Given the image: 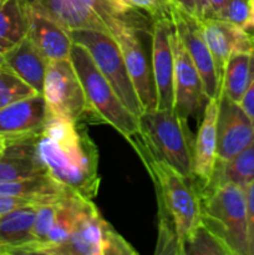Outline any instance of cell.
<instances>
[{
  "label": "cell",
  "instance_id": "obj_1",
  "mask_svg": "<svg viewBox=\"0 0 254 255\" xmlns=\"http://www.w3.org/2000/svg\"><path fill=\"white\" fill-rule=\"evenodd\" d=\"M45 172L64 188L86 199L99 193V151L79 122L47 117L35 143Z\"/></svg>",
  "mask_w": 254,
  "mask_h": 255
},
{
  "label": "cell",
  "instance_id": "obj_2",
  "mask_svg": "<svg viewBox=\"0 0 254 255\" xmlns=\"http://www.w3.org/2000/svg\"><path fill=\"white\" fill-rule=\"evenodd\" d=\"M139 158L154 183L158 206L156 254L184 255V242L202 222V199L193 179L184 177L132 139Z\"/></svg>",
  "mask_w": 254,
  "mask_h": 255
},
{
  "label": "cell",
  "instance_id": "obj_3",
  "mask_svg": "<svg viewBox=\"0 0 254 255\" xmlns=\"http://www.w3.org/2000/svg\"><path fill=\"white\" fill-rule=\"evenodd\" d=\"M70 59L84 87L90 116L110 125L129 141L138 132V117L122 104L82 45L74 42Z\"/></svg>",
  "mask_w": 254,
  "mask_h": 255
},
{
  "label": "cell",
  "instance_id": "obj_4",
  "mask_svg": "<svg viewBox=\"0 0 254 255\" xmlns=\"http://www.w3.org/2000/svg\"><path fill=\"white\" fill-rule=\"evenodd\" d=\"M186 124L187 121L182 120L174 110L157 107L147 110L138 117V132L129 141H138L156 158L168 163L187 178L193 179V146L189 143Z\"/></svg>",
  "mask_w": 254,
  "mask_h": 255
},
{
  "label": "cell",
  "instance_id": "obj_5",
  "mask_svg": "<svg viewBox=\"0 0 254 255\" xmlns=\"http://www.w3.org/2000/svg\"><path fill=\"white\" fill-rule=\"evenodd\" d=\"M199 194L202 222L227 244L233 255H251L246 188L223 183Z\"/></svg>",
  "mask_w": 254,
  "mask_h": 255
},
{
  "label": "cell",
  "instance_id": "obj_6",
  "mask_svg": "<svg viewBox=\"0 0 254 255\" xmlns=\"http://www.w3.org/2000/svg\"><path fill=\"white\" fill-rule=\"evenodd\" d=\"M72 41L82 45L91 55L95 65L111 84L122 104L136 117L143 112L138 96L127 72L119 42L109 32L94 29L70 30Z\"/></svg>",
  "mask_w": 254,
  "mask_h": 255
},
{
  "label": "cell",
  "instance_id": "obj_7",
  "mask_svg": "<svg viewBox=\"0 0 254 255\" xmlns=\"http://www.w3.org/2000/svg\"><path fill=\"white\" fill-rule=\"evenodd\" d=\"M144 15L122 17L116 22L112 36L119 42L132 85L143 111L156 109L157 94L152 74L151 59L147 56L142 34L147 30Z\"/></svg>",
  "mask_w": 254,
  "mask_h": 255
},
{
  "label": "cell",
  "instance_id": "obj_8",
  "mask_svg": "<svg viewBox=\"0 0 254 255\" xmlns=\"http://www.w3.org/2000/svg\"><path fill=\"white\" fill-rule=\"evenodd\" d=\"M34 11L54 20L66 30L94 29L112 35L124 16L115 0H26ZM137 16V15H134Z\"/></svg>",
  "mask_w": 254,
  "mask_h": 255
},
{
  "label": "cell",
  "instance_id": "obj_9",
  "mask_svg": "<svg viewBox=\"0 0 254 255\" xmlns=\"http://www.w3.org/2000/svg\"><path fill=\"white\" fill-rule=\"evenodd\" d=\"M132 248L106 221L92 201L87 202L70 238L54 255H134Z\"/></svg>",
  "mask_w": 254,
  "mask_h": 255
},
{
  "label": "cell",
  "instance_id": "obj_10",
  "mask_svg": "<svg viewBox=\"0 0 254 255\" xmlns=\"http://www.w3.org/2000/svg\"><path fill=\"white\" fill-rule=\"evenodd\" d=\"M41 95L47 117L79 122L89 115L84 87L71 59L47 61Z\"/></svg>",
  "mask_w": 254,
  "mask_h": 255
},
{
  "label": "cell",
  "instance_id": "obj_11",
  "mask_svg": "<svg viewBox=\"0 0 254 255\" xmlns=\"http://www.w3.org/2000/svg\"><path fill=\"white\" fill-rule=\"evenodd\" d=\"M169 19L173 24L177 36L198 70L207 101L218 99L221 95V85L213 57L202 32L201 19L173 0H169Z\"/></svg>",
  "mask_w": 254,
  "mask_h": 255
},
{
  "label": "cell",
  "instance_id": "obj_12",
  "mask_svg": "<svg viewBox=\"0 0 254 255\" xmlns=\"http://www.w3.org/2000/svg\"><path fill=\"white\" fill-rule=\"evenodd\" d=\"M173 24L169 17H159L151 26V65L157 94V109L173 110Z\"/></svg>",
  "mask_w": 254,
  "mask_h": 255
},
{
  "label": "cell",
  "instance_id": "obj_13",
  "mask_svg": "<svg viewBox=\"0 0 254 255\" xmlns=\"http://www.w3.org/2000/svg\"><path fill=\"white\" fill-rule=\"evenodd\" d=\"M172 47L174 61L173 110L182 120L187 121L189 117L199 115L203 100L207 99L198 70L174 30L172 34Z\"/></svg>",
  "mask_w": 254,
  "mask_h": 255
},
{
  "label": "cell",
  "instance_id": "obj_14",
  "mask_svg": "<svg viewBox=\"0 0 254 255\" xmlns=\"http://www.w3.org/2000/svg\"><path fill=\"white\" fill-rule=\"evenodd\" d=\"M254 139V122L241 105L219 95L217 115V162L233 158Z\"/></svg>",
  "mask_w": 254,
  "mask_h": 255
},
{
  "label": "cell",
  "instance_id": "obj_15",
  "mask_svg": "<svg viewBox=\"0 0 254 255\" xmlns=\"http://www.w3.org/2000/svg\"><path fill=\"white\" fill-rule=\"evenodd\" d=\"M202 32L209 47L219 85L223 82L227 61L233 52H249L254 50V39L252 34L236 24L219 17L201 19Z\"/></svg>",
  "mask_w": 254,
  "mask_h": 255
},
{
  "label": "cell",
  "instance_id": "obj_16",
  "mask_svg": "<svg viewBox=\"0 0 254 255\" xmlns=\"http://www.w3.org/2000/svg\"><path fill=\"white\" fill-rule=\"evenodd\" d=\"M46 121L41 94H34L0 109V137L6 141L37 134Z\"/></svg>",
  "mask_w": 254,
  "mask_h": 255
},
{
  "label": "cell",
  "instance_id": "obj_17",
  "mask_svg": "<svg viewBox=\"0 0 254 255\" xmlns=\"http://www.w3.org/2000/svg\"><path fill=\"white\" fill-rule=\"evenodd\" d=\"M218 99L207 101L203 119L199 125L197 138L192 149V172L198 191L207 186L217 164V115ZM196 184V186H197Z\"/></svg>",
  "mask_w": 254,
  "mask_h": 255
},
{
  "label": "cell",
  "instance_id": "obj_18",
  "mask_svg": "<svg viewBox=\"0 0 254 255\" xmlns=\"http://www.w3.org/2000/svg\"><path fill=\"white\" fill-rule=\"evenodd\" d=\"M37 134L6 141V148L0 157V182L31 178L46 173L35 153Z\"/></svg>",
  "mask_w": 254,
  "mask_h": 255
},
{
  "label": "cell",
  "instance_id": "obj_19",
  "mask_svg": "<svg viewBox=\"0 0 254 255\" xmlns=\"http://www.w3.org/2000/svg\"><path fill=\"white\" fill-rule=\"evenodd\" d=\"M89 201L91 199L84 198L70 189L62 192L56 201V217L54 226L42 243L39 254L54 255V252L70 238Z\"/></svg>",
  "mask_w": 254,
  "mask_h": 255
},
{
  "label": "cell",
  "instance_id": "obj_20",
  "mask_svg": "<svg viewBox=\"0 0 254 255\" xmlns=\"http://www.w3.org/2000/svg\"><path fill=\"white\" fill-rule=\"evenodd\" d=\"M27 35L47 61L70 59L74 41L69 30L32 9Z\"/></svg>",
  "mask_w": 254,
  "mask_h": 255
},
{
  "label": "cell",
  "instance_id": "obj_21",
  "mask_svg": "<svg viewBox=\"0 0 254 255\" xmlns=\"http://www.w3.org/2000/svg\"><path fill=\"white\" fill-rule=\"evenodd\" d=\"M4 64L37 94L42 92L47 60L29 35L4 54Z\"/></svg>",
  "mask_w": 254,
  "mask_h": 255
},
{
  "label": "cell",
  "instance_id": "obj_22",
  "mask_svg": "<svg viewBox=\"0 0 254 255\" xmlns=\"http://www.w3.org/2000/svg\"><path fill=\"white\" fill-rule=\"evenodd\" d=\"M37 204L21 207L0 218V255L26 254Z\"/></svg>",
  "mask_w": 254,
  "mask_h": 255
},
{
  "label": "cell",
  "instance_id": "obj_23",
  "mask_svg": "<svg viewBox=\"0 0 254 255\" xmlns=\"http://www.w3.org/2000/svg\"><path fill=\"white\" fill-rule=\"evenodd\" d=\"M31 7L26 0H6L0 6V51L2 54L27 36Z\"/></svg>",
  "mask_w": 254,
  "mask_h": 255
},
{
  "label": "cell",
  "instance_id": "obj_24",
  "mask_svg": "<svg viewBox=\"0 0 254 255\" xmlns=\"http://www.w3.org/2000/svg\"><path fill=\"white\" fill-rule=\"evenodd\" d=\"M254 179V139L233 158L226 162H217L211 181L199 193L223 183H236L247 188Z\"/></svg>",
  "mask_w": 254,
  "mask_h": 255
},
{
  "label": "cell",
  "instance_id": "obj_25",
  "mask_svg": "<svg viewBox=\"0 0 254 255\" xmlns=\"http://www.w3.org/2000/svg\"><path fill=\"white\" fill-rule=\"evenodd\" d=\"M254 79V50L233 52L227 61L221 94L239 104Z\"/></svg>",
  "mask_w": 254,
  "mask_h": 255
},
{
  "label": "cell",
  "instance_id": "obj_26",
  "mask_svg": "<svg viewBox=\"0 0 254 255\" xmlns=\"http://www.w3.org/2000/svg\"><path fill=\"white\" fill-rule=\"evenodd\" d=\"M66 188L60 186L47 173L31 178L0 182V196L29 197L40 199L45 203L55 202Z\"/></svg>",
  "mask_w": 254,
  "mask_h": 255
},
{
  "label": "cell",
  "instance_id": "obj_27",
  "mask_svg": "<svg viewBox=\"0 0 254 255\" xmlns=\"http://www.w3.org/2000/svg\"><path fill=\"white\" fill-rule=\"evenodd\" d=\"M233 255L227 244L203 222L196 227L184 242V255Z\"/></svg>",
  "mask_w": 254,
  "mask_h": 255
},
{
  "label": "cell",
  "instance_id": "obj_28",
  "mask_svg": "<svg viewBox=\"0 0 254 255\" xmlns=\"http://www.w3.org/2000/svg\"><path fill=\"white\" fill-rule=\"evenodd\" d=\"M34 94L37 92L25 84L11 69L5 64L0 65V109Z\"/></svg>",
  "mask_w": 254,
  "mask_h": 255
},
{
  "label": "cell",
  "instance_id": "obj_29",
  "mask_svg": "<svg viewBox=\"0 0 254 255\" xmlns=\"http://www.w3.org/2000/svg\"><path fill=\"white\" fill-rule=\"evenodd\" d=\"M56 201L37 206L36 216L32 224L31 243L27 246L26 254H39L42 243L54 226L55 217H56Z\"/></svg>",
  "mask_w": 254,
  "mask_h": 255
},
{
  "label": "cell",
  "instance_id": "obj_30",
  "mask_svg": "<svg viewBox=\"0 0 254 255\" xmlns=\"http://www.w3.org/2000/svg\"><path fill=\"white\" fill-rule=\"evenodd\" d=\"M124 16L144 15L153 20L169 17V0H115Z\"/></svg>",
  "mask_w": 254,
  "mask_h": 255
},
{
  "label": "cell",
  "instance_id": "obj_31",
  "mask_svg": "<svg viewBox=\"0 0 254 255\" xmlns=\"http://www.w3.org/2000/svg\"><path fill=\"white\" fill-rule=\"evenodd\" d=\"M249 15H251L249 0H228V2L224 5V7L217 15V17L238 25V26L247 30Z\"/></svg>",
  "mask_w": 254,
  "mask_h": 255
},
{
  "label": "cell",
  "instance_id": "obj_32",
  "mask_svg": "<svg viewBox=\"0 0 254 255\" xmlns=\"http://www.w3.org/2000/svg\"><path fill=\"white\" fill-rule=\"evenodd\" d=\"M31 204H45L40 199L29 198V197H15V196H0V218L6 216L10 212L19 209L21 207L31 206Z\"/></svg>",
  "mask_w": 254,
  "mask_h": 255
},
{
  "label": "cell",
  "instance_id": "obj_33",
  "mask_svg": "<svg viewBox=\"0 0 254 255\" xmlns=\"http://www.w3.org/2000/svg\"><path fill=\"white\" fill-rule=\"evenodd\" d=\"M247 216H248V236H249V252L254 255V179L246 188Z\"/></svg>",
  "mask_w": 254,
  "mask_h": 255
},
{
  "label": "cell",
  "instance_id": "obj_34",
  "mask_svg": "<svg viewBox=\"0 0 254 255\" xmlns=\"http://www.w3.org/2000/svg\"><path fill=\"white\" fill-rule=\"evenodd\" d=\"M239 105L244 110V112L251 117L252 121L254 122V79L251 82L248 89H247V91L244 92Z\"/></svg>",
  "mask_w": 254,
  "mask_h": 255
},
{
  "label": "cell",
  "instance_id": "obj_35",
  "mask_svg": "<svg viewBox=\"0 0 254 255\" xmlns=\"http://www.w3.org/2000/svg\"><path fill=\"white\" fill-rule=\"evenodd\" d=\"M197 6V16L199 19H206V17H214L212 11L211 1L209 0H196Z\"/></svg>",
  "mask_w": 254,
  "mask_h": 255
},
{
  "label": "cell",
  "instance_id": "obj_36",
  "mask_svg": "<svg viewBox=\"0 0 254 255\" xmlns=\"http://www.w3.org/2000/svg\"><path fill=\"white\" fill-rule=\"evenodd\" d=\"M211 1L212 11H213V16L217 17V15L221 12V10L223 9L224 5L228 2V0H209Z\"/></svg>",
  "mask_w": 254,
  "mask_h": 255
},
{
  "label": "cell",
  "instance_id": "obj_37",
  "mask_svg": "<svg viewBox=\"0 0 254 255\" xmlns=\"http://www.w3.org/2000/svg\"><path fill=\"white\" fill-rule=\"evenodd\" d=\"M177 4L182 5L183 7H186L188 11L193 12L197 15V6H196V0H173Z\"/></svg>",
  "mask_w": 254,
  "mask_h": 255
},
{
  "label": "cell",
  "instance_id": "obj_38",
  "mask_svg": "<svg viewBox=\"0 0 254 255\" xmlns=\"http://www.w3.org/2000/svg\"><path fill=\"white\" fill-rule=\"evenodd\" d=\"M249 5H251V15H249V21L247 25V31H253L254 30V0H249Z\"/></svg>",
  "mask_w": 254,
  "mask_h": 255
},
{
  "label": "cell",
  "instance_id": "obj_39",
  "mask_svg": "<svg viewBox=\"0 0 254 255\" xmlns=\"http://www.w3.org/2000/svg\"><path fill=\"white\" fill-rule=\"evenodd\" d=\"M5 148H6V139L0 137V157H1V154L4 153Z\"/></svg>",
  "mask_w": 254,
  "mask_h": 255
},
{
  "label": "cell",
  "instance_id": "obj_40",
  "mask_svg": "<svg viewBox=\"0 0 254 255\" xmlns=\"http://www.w3.org/2000/svg\"><path fill=\"white\" fill-rule=\"evenodd\" d=\"M2 64H4V54L0 51V65H2Z\"/></svg>",
  "mask_w": 254,
  "mask_h": 255
},
{
  "label": "cell",
  "instance_id": "obj_41",
  "mask_svg": "<svg viewBox=\"0 0 254 255\" xmlns=\"http://www.w3.org/2000/svg\"><path fill=\"white\" fill-rule=\"evenodd\" d=\"M5 1H6V0H0V6H1V5H2V4H4V2H5Z\"/></svg>",
  "mask_w": 254,
  "mask_h": 255
},
{
  "label": "cell",
  "instance_id": "obj_42",
  "mask_svg": "<svg viewBox=\"0 0 254 255\" xmlns=\"http://www.w3.org/2000/svg\"><path fill=\"white\" fill-rule=\"evenodd\" d=\"M251 34H252V36H253V39H254V30H253V31H251Z\"/></svg>",
  "mask_w": 254,
  "mask_h": 255
}]
</instances>
